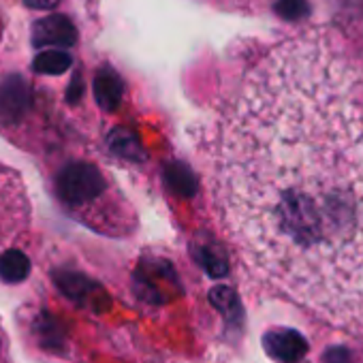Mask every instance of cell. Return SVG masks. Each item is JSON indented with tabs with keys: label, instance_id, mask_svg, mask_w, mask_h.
Masks as SVG:
<instances>
[{
	"label": "cell",
	"instance_id": "cell-1",
	"mask_svg": "<svg viewBox=\"0 0 363 363\" xmlns=\"http://www.w3.org/2000/svg\"><path fill=\"white\" fill-rule=\"evenodd\" d=\"M218 206L246 261L331 320L363 316V101L320 39L276 48L220 130Z\"/></svg>",
	"mask_w": 363,
	"mask_h": 363
},
{
	"label": "cell",
	"instance_id": "cell-15",
	"mask_svg": "<svg viewBox=\"0 0 363 363\" xmlns=\"http://www.w3.org/2000/svg\"><path fill=\"white\" fill-rule=\"evenodd\" d=\"M197 261H199V263L203 265V269H206L208 274H212L214 278H220V276L227 274V263H225L214 250H210V248L197 250Z\"/></svg>",
	"mask_w": 363,
	"mask_h": 363
},
{
	"label": "cell",
	"instance_id": "cell-2",
	"mask_svg": "<svg viewBox=\"0 0 363 363\" xmlns=\"http://www.w3.org/2000/svg\"><path fill=\"white\" fill-rule=\"evenodd\" d=\"M107 193L103 171L90 162H69L56 175V195L73 212L88 210Z\"/></svg>",
	"mask_w": 363,
	"mask_h": 363
},
{
	"label": "cell",
	"instance_id": "cell-11",
	"mask_svg": "<svg viewBox=\"0 0 363 363\" xmlns=\"http://www.w3.org/2000/svg\"><path fill=\"white\" fill-rule=\"evenodd\" d=\"M73 60L67 52L62 50H48V52H41L35 60H33V69L37 73H43V75H62L71 69Z\"/></svg>",
	"mask_w": 363,
	"mask_h": 363
},
{
	"label": "cell",
	"instance_id": "cell-18",
	"mask_svg": "<svg viewBox=\"0 0 363 363\" xmlns=\"http://www.w3.org/2000/svg\"><path fill=\"white\" fill-rule=\"evenodd\" d=\"M26 7H33V9H43V11H52L60 5V0H24Z\"/></svg>",
	"mask_w": 363,
	"mask_h": 363
},
{
	"label": "cell",
	"instance_id": "cell-5",
	"mask_svg": "<svg viewBox=\"0 0 363 363\" xmlns=\"http://www.w3.org/2000/svg\"><path fill=\"white\" fill-rule=\"evenodd\" d=\"M77 41V30L73 22L60 13L48 16L33 26V43L35 48H52V50H67L75 45Z\"/></svg>",
	"mask_w": 363,
	"mask_h": 363
},
{
	"label": "cell",
	"instance_id": "cell-12",
	"mask_svg": "<svg viewBox=\"0 0 363 363\" xmlns=\"http://www.w3.org/2000/svg\"><path fill=\"white\" fill-rule=\"evenodd\" d=\"M109 145L116 154H120L124 158H130V160H143L145 158V152H143L139 139L133 133H128L126 128H116L109 135Z\"/></svg>",
	"mask_w": 363,
	"mask_h": 363
},
{
	"label": "cell",
	"instance_id": "cell-6",
	"mask_svg": "<svg viewBox=\"0 0 363 363\" xmlns=\"http://www.w3.org/2000/svg\"><path fill=\"white\" fill-rule=\"evenodd\" d=\"M267 354L282 363H295L306 354V340L293 329H274L263 337Z\"/></svg>",
	"mask_w": 363,
	"mask_h": 363
},
{
	"label": "cell",
	"instance_id": "cell-10",
	"mask_svg": "<svg viewBox=\"0 0 363 363\" xmlns=\"http://www.w3.org/2000/svg\"><path fill=\"white\" fill-rule=\"evenodd\" d=\"M167 186L179 197H193L197 191V177L184 162H169L164 167Z\"/></svg>",
	"mask_w": 363,
	"mask_h": 363
},
{
	"label": "cell",
	"instance_id": "cell-3",
	"mask_svg": "<svg viewBox=\"0 0 363 363\" xmlns=\"http://www.w3.org/2000/svg\"><path fill=\"white\" fill-rule=\"evenodd\" d=\"M28 225V199L22 177L13 169L0 167V248L13 235L24 233Z\"/></svg>",
	"mask_w": 363,
	"mask_h": 363
},
{
	"label": "cell",
	"instance_id": "cell-8",
	"mask_svg": "<svg viewBox=\"0 0 363 363\" xmlns=\"http://www.w3.org/2000/svg\"><path fill=\"white\" fill-rule=\"evenodd\" d=\"M92 90H94V99L96 103L105 109V111H113L120 101H122V92H124V86H122V79L111 71V69H101L94 77V84H92Z\"/></svg>",
	"mask_w": 363,
	"mask_h": 363
},
{
	"label": "cell",
	"instance_id": "cell-7",
	"mask_svg": "<svg viewBox=\"0 0 363 363\" xmlns=\"http://www.w3.org/2000/svg\"><path fill=\"white\" fill-rule=\"evenodd\" d=\"M54 282L58 284V289L69 297L73 299L75 303L79 306H99L96 303V297H105V293L99 289V284H94L92 280H88L86 276L82 274H71V272H56L54 276Z\"/></svg>",
	"mask_w": 363,
	"mask_h": 363
},
{
	"label": "cell",
	"instance_id": "cell-13",
	"mask_svg": "<svg viewBox=\"0 0 363 363\" xmlns=\"http://www.w3.org/2000/svg\"><path fill=\"white\" fill-rule=\"evenodd\" d=\"M35 331L39 333V342H41V346H48V348H58L60 344H62V340H65V331H62V327L54 320V318H50L48 314H43L39 320H37V325H35Z\"/></svg>",
	"mask_w": 363,
	"mask_h": 363
},
{
	"label": "cell",
	"instance_id": "cell-14",
	"mask_svg": "<svg viewBox=\"0 0 363 363\" xmlns=\"http://www.w3.org/2000/svg\"><path fill=\"white\" fill-rule=\"evenodd\" d=\"M310 7L306 0H278L276 3V13L289 22L301 20L303 16H308Z\"/></svg>",
	"mask_w": 363,
	"mask_h": 363
},
{
	"label": "cell",
	"instance_id": "cell-16",
	"mask_svg": "<svg viewBox=\"0 0 363 363\" xmlns=\"http://www.w3.org/2000/svg\"><path fill=\"white\" fill-rule=\"evenodd\" d=\"M212 303L216 308H220V312H225L227 316L238 314V310H240L235 293L231 289H225V286H218V289L212 291Z\"/></svg>",
	"mask_w": 363,
	"mask_h": 363
},
{
	"label": "cell",
	"instance_id": "cell-9",
	"mask_svg": "<svg viewBox=\"0 0 363 363\" xmlns=\"http://www.w3.org/2000/svg\"><path fill=\"white\" fill-rule=\"evenodd\" d=\"M30 274V259L18 250L9 248L0 255V280L5 284H20L28 278Z\"/></svg>",
	"mask_w": 363,
	"mask_h": 363
},
{
	"label": "cell",
	"instance_id": "cell-17",
	"mask_svg": "<svg viewBox=\"0 0 363 363\" xmlns=\"http://www.w3.org/2000/svg\"><path fill=\"white\" fill-rule=\"evenodd\" d=\"M82 92H84V84H82L79 75H75V77H73V82H71V86H69V90H67V99H69V103H77V101H79V96H82Z\"/></svg>",
	"mask_w": 363,
	"mask_h": 363
},
{
	"label": "cell",
	"instance_id": "cell-4",
	"mask_svg": "<svg viewBox=\"0 0 363 363\" xmlns=\"http://www.w3.org/2000/svg\"><path fill=\"white\" fill-rule=\"evenodd\" d=\"M33 94L24 77L9 75L0 82V122L18 124L30 109Z\"/></svg>",
	"mask_w": 363,
	"mask_h": 363
}]
</instances>
